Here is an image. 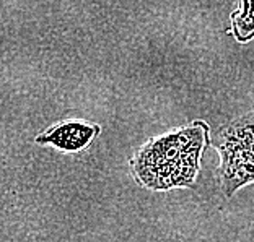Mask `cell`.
Instances as JSON below:
<instances>
[{"label": "cell", "instance_id": "3", "mask_svg": "<svg viewBox=\"0 0 254 242\" xmlns=\"http://www.w3.org/2000/svg\"><path fill=\"white\" fill-rule=\"evenodd\" d=\"M100 127L85 120H64L38 137L39 143H49L62 151H80L98 135Z\"/></svg>", "mask_w": 254, "mask_h": 242}, {"label": "cell", "instance_id": "2", "mask_svg": "<svg viewBox=\"0 0 254 242\" xmlns=\"http://www.w3.org/2000/svg\"><path fill=\"white\" fill-rule=\"evenodd\" d=\"M213 145L222 154L220 182L227 197L254 182V112L222 127Z\"/></svg>", "mask_w": 254, "mask_h": 242}, {"label": "cell", "instance_id": "1", "mask_svg": "<svg viewBox=\"0 0 254 242\" xmlns=\"http://www.w3.org/2000/svg\"><path fill=\"white\" fill-rule=\"evenodd\" d=\"M205 142L207 127L199 122L155 138L132 159L134 174L138 182L152 190L190 186L199 171Z\"/></svg>", "mask_w": 254, "mask_h": 242}, {"label": "cell", "instance_id": "4", "mask_svg": "<svg viewBox=\"0 0 254 242\" xmlns=\"http://www.w3.org/2000/svg\"><path fill=\"white\" fill-rule=\"evenodd\" d=\"M232 33L240 43L254 38V0H240V8L232 15Z\"/></svg>", "mask_w": 254, "mask_h": 242}]
</instances>
